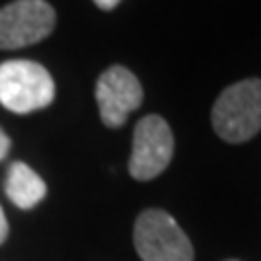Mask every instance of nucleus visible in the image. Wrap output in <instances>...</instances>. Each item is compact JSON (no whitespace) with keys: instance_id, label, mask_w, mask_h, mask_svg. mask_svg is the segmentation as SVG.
Here are the masks:
<instances>
[{"instance_id":"nucleus-7","label":"nucleus","mask_w":261,"mask_h":261,"mask_svg":"<svg viewBox=\"0 0 261 261\" xmlns=\"http://www.w3.org/2000/svg\"><path fill=\"white\" fill-rule=\"evenodd\" d=\"M5 194L15 207L33 209L46 198V183L22 161H13L5 176Z\"/></svg>"},{"instance_id":"nucleus-5","label":"nucleus","mask_w":261,"mask_h":261,"mask_svg":"<svg viewBox=\"0 0 261 261\" xmlns=\"http://www.w3.org/2000/svg\"><path fill=\"white\" fill-rule=\"evenodd\" d=\"M174 154L172 128L157 113L144 116L135 126L133 150L128 159V172L137 181L157 178L170 166Z\"/></svg>"},{"instance_id":"nucleus-8","label":"nucleus","mask_w":261,"mask_h":261,"mask_svg":"<svg viewBox=\"0 0 261 261\" xmlns=\"http://www.w3.org/2000/svg\"><path fill=\"white\" fill-rule=\"evenodd\" d=\"M9 148H11V140H9V135L5 133L3 128H0V161H3L7 154H9Z\"/></svg>"},{"instance_id":"nucleus-9","label":"nucleus","mask_w":261,"mask_h":261,"mask_svg":"<svg viewBox=\"0 0 261 261\" xmlns=\"http://www.w3.org/2000/svg\"><path fill=\"white\" fill-rule=\"evenodd\" d=\"M122 3V0H94V5L98 7V9H102V11H111V9H116V7Z\"/></svg>"},{"instance_id":"nucleus-10","label":"nucleus","mask_w":261,"mask_h":261,"mask_svg":"<svg viewBox=\"0 0 261 261\" xmlns=\"http://www.w3.org/2000/svg\"><path fill=\"white\" fill-rule=\"evenodd\" d=\"M7 235H9V224H7V216H5L3 207H0V244L7 240Z\"/></svg>"},{"instance_id":"nucleus-6","label":"nucleus","mask_w":261,"mask_h":261,"mask_svg":"<svg viewBox=\"0 0 261 261\" xmlns=\"http://www.w3.org/2000/svg\"><path fill=\"white\" fill-rule=\"evenodd\" d=\"M96 102L100 109L102 124L109 128H120L126 122L128 113L140 109L144 102V89L130 70L122 65H111L96 83Z\"/></svg>"},{"instance_id":"nucleus-4","label":"nucleus","mask_w":261,"mask_h":261,"mask_svg":"<svg viewBox=\"0 0 261 261\" xmlns=\"http://www.w3.org/2000/svg\"><path fill=\"white\" fill-rule=\"evenodd\" d=\"M57 13L46 0H15L0 9V50H18L53 33Z\"/></svg>"},{"instance_id":"nucleus-2","label":"nucleus","mask_w":261,"mask_h":261,"mask_svg":"<svg viewBox=\"0 0 261 261\" xmlns=\"http://www.w3.org/2000/svg\"><path fill=\"white\" fill-rule=\"evenodd\" d=\"M55 100V81L42 63L11 59L0 63V105L20 116L39 111Z\"/></svg>"},{"instance_id":"nucleus-1","label":"nucleus","mask_w":261,"mask_h":261,"mask_svg":"<svg viewBox=\"0 0 261 261\" xmlns=\"http://www.w3.org/2000/svg\"><path fill=\"white\" fill-rule=\"evenodd\" d=\"M211 124L228 144L248 142L261 130V79L228 85L211 109Z\"/></svg>"},{"instance_id":"nucleus-3","label":"nucleus","mask_w":261,"mask_h":261,"mask_svg":"<svg viewBox=\"0 0 261 261\" xmlns=\"http://www.w3.org/2000/svg\"><path fill=\"white\" fill-rule=\"evenodd\" d=\"M135 250L142 261H194V246L163 209H146L135 220Z\"/></svg>"},{"instance_id":"nucleus-11","label":"nucleus","mask_w":261,"mask_h":261,"mask_svg":"<svg viewBox=\"0 0 261 261\" xmlns=\"http://www.w3.org/2000/svg\"><path fill=\"white\" fill-rule=\"evenodd\" d=\"M231 261H238V259H231Z\"/></svg>"}]
</instances>
